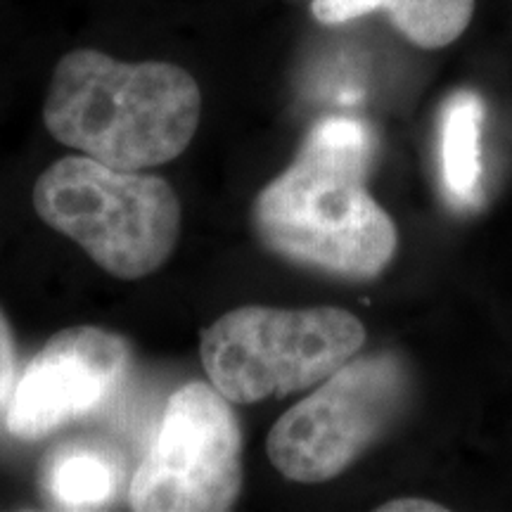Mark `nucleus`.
<instances>
[{
    "mask_svg": "<svg viewBox=\"0 0 512 512\" xmlns=\"http://www.w3.org/2000/svg\"><path fill=\"white\" fill-rule=\"evenodd\" d=\"M363 344L361 320L335 306H242L202 332L200 354L211 384L230 403H256L316 387Z\"/></svg>",
    "mask_w": 512,
    "mask_h": 512,
    "instance_id": "20e7f679",
    "label": "nucleus"
},
{
    "mask_svg": "<svg viewBox=\"0 0 512 512\" xmlns=\"http://www.w3.org/2000/svg\"><path fill=\"white\" fill-rule=\"evenodd\" d=\"M380 512H446L444 505L425 501V498H396L377 508Z\"/></svg>",
    "mask_w": 512,
    "mask_h": 512,
    "instance_id": "f8f14e48",
    "label": "nucleus"
},
{
    "mask_svg": "<svg viewBox=\"0 0 512 512\" xmlns=\"http://www.w3.org/2000/svg\"><path fill=\"white\" fill-rule=\"evenodd\" d=\"M31 200L50 228L124 280L155 273L181 235V202L164 178L114 169L88 155L48 166Z\"/></svg>",
    "mask_w": 512,
    "mask_h": 512,
    "instance_id": "7ed1b4c3",
    "label": "nucleus"
},
{
    "mask_svg": "<svg viewBox=\"0 0 512 512\" xmlns=\"http://www.w3.org/2000/svg\"><path fill=\"white\" fill-rule=\"evenodd\" d=\"M131 347L110 330L81 325L50 337L19 377L8 401V430L36 441L93 413L126 380Z\"/></svg>",
    "mask_w": 512,
    "mask_h": 512,
    "instance_id": "0eeeda50",
    "label": "nucleus"
},
{
    "mask_svg": "<svg viewBox=\"0 0 512 512\" xmlns=\"http://www.w3.org/2000/svg\"><path fill=\"white\" fill-rule=\"evenodd\" d=\"M482 121L484 105L475 93L460 91L446 102L441 117V171L448 195L458 204H472L479 197Z\"/></svg>",
    "mask_w": 512,
    "mask_h": 512,
    "instance_id": "9d476101",
    "label": "nucleus"
},
{
    "mask_svg": "<svg viewBox=\"0 0 512 512\" xmlns=\"http://www.w3.org/2000/svg\"><path fill=\"white\" fill-rule=\"evenodd\" d=\"M17 384V351L10 323L0 311V408L10 401L12 389Z\"/></svg>",
    "mask_w": 512,
    "mask_h": 512,
    "instance_id": "9b49d317",
    "label": "nucleus"
},
{
    "mask_svg": "<svg viewBox=\"0 0 512 512\" xmlns=\"http://www.w3.org/2000/svg\"><path fill=\"white\" fill-rule=\"evenodd\" d=\"M117 470L107 448L64 444L46 460L43 489L55 508L95 510L112 501Z\"/></svg>",
    "mask_w": 512,
    "mask_h": 512,
    "instance_id": "1a4fd4ad",
    "label": "nucleus"
},
{
    "mask_svg": "<svg viewBox=\"0 0 512 512\" xmlns=\"http://www.w3.org/2000/svg\"><path fill=\"white\" fill-rule=\"evenodd\" d=\"M200 114V86L183 67L121 62L91 48L57 62L43 105L50 136L126 171L183 155Z\"/></svg>",
    "mask_w": 512,
    "mask_h": 512,
    "instance_id": "f03ea898",
    "label": "nucleus"
},
{
    "mask_svg": "<svg viewBox=\"0 0 512 512\" xmlns=\"http://www.w3.org/2000/svg\"><path fill=\"white\" fill-rule=\"evenodd\" d=\"M408 392V370L394 354H356L275 422L268 458L292 482H330L392 427Z\"/></svg>",
    "mask_w": 512,
    "mask_h": 512,
    "instance_id": "39448f33",
    "label": "nucleus"
},
{
    "mask_svg": "<svg viewBox=\"0 0 512 512\" xmlns=\"http://www.w3.org/2000/svg\"><path fill=\"white\" fill-rule=\"evenodd\" d=\"M373 147L356 119L313 126L290 169L256 197L252 219L261 245L339 278H377L392 264L399 233L366 188Z\"/></svg>",
    "mask_w": 512,
    "mask_h": 512,
    "instance_id": "f257e3e1",
    "label": "nucleus"
},
{
    "mask_svg": "<svg viewBox=\"0 0 512 512\" xmlns=\"http://www.w3.org/2000/svg\"><path fill=\"white\" fill-rule=\"evenodd\" d=\"M384 12L394 29L413 46L425 50L456 43L475 15V0H313L311 15L316 22L335 24Z\"/></svg>",
    "mask_w": 512,
    "mask_h": 512,
    "instance_id": "6e6552de",
    "label": "nucleus"
},
{
    "mask_svg": "<svg viewBox=\"0 0 512 512\" xmlns=\"http://www.w3.org/2000/svg\"><path fill=\"white\" fill-rule=\"evenodd\" d=\"M242 489V432L214 384L190 382L166 401L150 451L128 486L138 512H221Z\"/></svg>",
    "mask_w": 512,
    "mask_h": 512,
    "instance_id": "423d86ee",
    "label": "nucleus"
}]
</instances>
